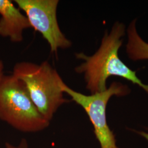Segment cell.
<instances>
[{
    "label": "cell",
    "instance_id": "obj_5",
    "mask_svg": "<svg viewBox=\"0 0 148 148\" xmlns=\"http://www.w3.org/2000/svg\"><path fill=\"white\" fill-rule=\"evenodd\" d=\"M18 8L24 11L30 24L47 42L51 52L67 49L72 45L61 31L57 20L58 0H16Z\"/></svg>",
    "mask_w": 148,
    "mask_h": 148
},
{
    "label": "cell",
    "instance_id": "obj_2",
    "mask_svg": "<svg viewBox=\"0 0 148 148\" xmlns=\"http://www.w3.org/2000/svg\"><path fill=\"white\" fill-rule=\"evenodd\" d=\"M13 75L24 83L38 110L49 122L61 106L69 102L64 96L63 80L48 61L18 63Z\"/></svg>",
    "mask_w": 148,
    "mask_h": 148
},
{
    "label": "cell",
    "instance_id": "obj_8",
    "mask_svg": "<svg viewBox=\"0 0 148 148\" xmlns=\"http://www.w3.org/2000/svg\"><path fill=\"white\" fill-rule=\"evenodd\" d=\"M5 148H29L28 144L25 139H23L20 143L18 145H13L10 143H6L5 145Z\"/></svg>",
    "mask_w": 148,
    "mask_h": 148
},
{
    "label": "cell",
    "instance_id": "obj_6",
    "mask_svg": "<svg viewBox=\"0 0 148 148\" xmlns=\"http://www.w3.org/2000/svg\"><path fill=\"white\" fill-rule=\"evenodd\" d=\"M0 35L21 42L24 30L32 28L27 16L10 0H0Z\"/></svg>",
    "mask_w": 148,
    "mask_h": 148
},
{
    "label": "cell",
    "instance_id": "obj_9",
    "mask_svg": "<svg viewBox=\"0 0 148 148\" xmlns=\"http://www.w3.org/2000/svg\"><path fill=\"white\" fill-rule=\"evenodd\" d=\"M3 70H4V64H3V62L0 60V80L2 79V77L4 76Z\"/></svg>",
    "mask_w": 148,
    "mask_h": 148
},
{
    "label": "cell",
    "instance_id": "obj_3",
    "mask_svg": "<svg viewBox=\"0 0 148 148\" xmlns=\"http://www.w3.org/2000/svg\"><path fill=\"white\" fill-rule=\"evenodd\" d=\"M0 119L23 132L42 131L50 123L38 110L24 83L13 74L0 80Z\"/></svg>",
    "mask_w": 148,
    "mask_h": 148
},
{
    "label": "cell",
    "instance_id": "obj_10",
    "mask_svg": "<svg viewBox=\"0 0 148 148\" xmlns=\"http://www.w3.org/2000/svg\"><path fill=\"white\" fill-rule=\"evenodd\" d=\"M138 133L141 136H142L143 137L145 138L148 141V133L145 132H143V131H141V132H138Z\"/></svg>",
    "mask_w": 148,
    "mask_h": 148
},
{
    "label": "cell",
    "instance_id": "obj_1",
    "mask_svg": "<svg viewBox=\"0 0 148 148\" xmlns=\"http://www.w3.org/2000/svg\"><path fill=\"white\" fill-rule=\"evenodd\" d=\"M125 26L116 23L109 33L106 32L101 46L92 56L76 53V58L84 62L75 68L77 74H84L86 88L91 94L106 90L107 79L112 76H119L136 84L148 93V85L143 84L136 72L128 68L119 57V50L125 35Z\"/></svg>",
    "mask_w": 148,
    "mask_h": 148
},
{
    "label": "cell",
    "instance_id": "obj_4",
    "mask_svg": "<svg viewBox=\"0 0 148 148\" xmlns=\"http://www.w3.org/2000/svg\"><path fill=\"white\" fill-rule=\"evenodd\" d=\"M62 90L72 101L84 109L93 126L95 137L101 148H119L115 135L107 123L106 109L111 97L130 93V90L127 85L114 82L106 90L90 95H85L73 90L65 83L62 85Z\"/></svg>",
    "mask_w": 148,
    "mask_h": 148
},
{
    "label": "cell",
    "instance_id": "obj_7",
    "mask_svg": "<svg viewBox=\"0 0 148 148\" xmlns=\"http://www.w3.org/2000/svg\"><path fill=\"white\" fill-rule=\"evenodd\" d=\"M136 20H133L127 29L128 43L126 51L132 60L148 59V43L138 35L136 29Z\"/></svg>",
    "mask_w": 148,
    "mask_h": 148
}]
</instances>
